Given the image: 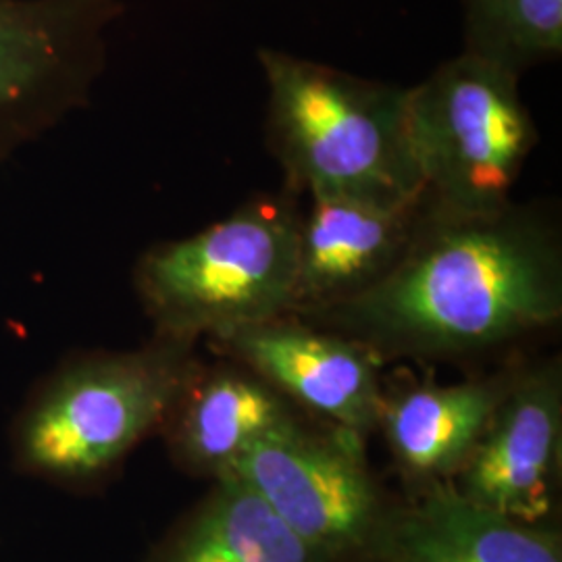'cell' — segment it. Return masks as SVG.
Segmentation results:
<instances>
[{
  "label": "cell",
  "mask_w": 562,
  "mask_h": 562,
  "mask_svg": "<svg viewBox=\"0 0 562 562\" xmlns=\"http://www.w3.org/2000/svg\"><path fill=\"white\" fill-rule=\"evenodd\" d=\"M562 313V259L538 211H427L401 261L355 299L311 317L371 352L446 357L538 331Z\"/></svg>",
  "instance_id": "cell-1"
},
{
  "label": "cell",
  "mask_w": 562,
  "mask_h": 562,
  "mask_svg": "<svg viewBox=\"0 0 562 562\" xmlns=\"http://www.w3.org/2000/svg\"><path fill=\"white\" fill-rule=\"evenodd\" d=\"M199 369L194 341L157 334L136 350L65 357L30 390L11 423L13 469L67 492L101 485L162 431Z\"/></svg>",
  "instance_id": "cell-2"
},
{
  "label": "cell",
  "mask_w": 562,
  "mask_h": 562,
  "mask_svg": "<svg viewBox=\"0 0 562 562\" xmlns=\"http://www.w3.org/2000/svg\"><path fill=\"white\" fill-rule=\"evenodd\" d=\"M257 57L267 83V146L288 190L387 202L425 194L406 134V88L276 48Z\"/></svg>",
  "instance_id": "cell-3"
},
{
  "label": "cell",
  "mask_w": 562,
  "mask_h": 562,
  "mask_svg": "<svg viewBox=\"0 0 562 562\" xmlns=\"http://www.w3.org/2000/svg\"><path fill=\"white\" fill-rule=\"evenodd\" d=\"M296 196H257L192 236L148 248L134 285L155 334L223 341L283 319L296 299Z\"/></svg>",
  "instance_id": "cell-4"
},
{
  "label": "cell",
  "mask_w": 562,
  "mask_h": 562,
  "mask_svg": "<svg viewBox=\"0 0 562 562\" xmlns=\"http://www.w3.org/2000/svg\"><path fill=\"white\" fill-rule=\"evenodd\" d=\"M515 74L461 53L406 88V134L425 196L446 213H494L538 144Z\"/></svg>",
  "instance_id": "cell-5"
},
{
  "label": "cell",
  "mask_w": 562,
  "mask_h": 562,
  "mask_svg": "<svg viewBox=\"0 0 562 562\" xmlns=\"http://www.w3.org/2000/svg\"><path fill=\"white\" fill-rule=\"evenodd\" d=\"M227 475L246 483L323 562L378 557L392 508L364 462L361 436L290 423L252 443Z\"/></svg>",
  "instance_id": "cell-6"
},
{
  "label": "cell",
  "mask_w": 562,
  "mask_h": 562,
  "mask_svg": "<svg viewBox=\"0 0 562 562\" xmlns=\"http://www.w3.org/2000/svg\"><path fill=\"white\" fill-rule=\"evenodd\" d=\"M123 0H0V161L83 109Z\"/></svg>",
  "instance_id": "cell-7"
},
{
  "label": "cell",
  "mask_w": 562,
  "mask_h": 562,
  "mask_svg": "<svg viewBox=\"0 0 562 562\" xmlns=\"http://www.w3.org/2000/svg\"><path fill=\"white\" fill-rule=\"evenodd\" d=\"M561 459L562 382L552 364L508 380L482 438L450 483L469 503L542 525L554 508Z\"/></svg>",
  "instance_id": "cell-8"
},
{
  "label": "cell",
  "mask_w": 562,
  "mask_h": 562,
  "mask_svg": "<svg viewBox=\"0 0 562 562\" xmlns=\"http://www.w3.org/2000/svg\"><path fill=\"white\" fill-rule=\"evenodd\" d=\"M288 401L364 438L380 427L385 396L378 355L359 341L283 319L220 341Z\"/></svg>",
  "instance_id": "cell-9"
},
{
  "label": "cell",
  "mask_w": 562,
  "mask_h": 562,
  "mask_svg": "<svg viewBox=\"0 0 562 562\" xmlns=\"http://www.w3.org/2000/svg\"><path fill=\"white\" fill-rule=\"evenodd\" d=\"M425 211V194L401 202L344 194L308 196L299 225L292 311L317 313L382 280L406 252Z\"/></svg>",
  "instance_id": "cell-10"
},
{
  "label": "cell",
  "mask_w": 562,
  "mask_h": 562,
  "mask_svg": "<svg viewBox=\"0 0 562 562\" xmlns=\"http://www.w3.org/2000/svg\"><path fill=\"white\" fill-rule=\"evenodd\" d=\"M378 557L385 562H562L561 542L543 525L515 521L469 503L452 487H423L392 510Z\"/></svg>",
  "instance_id": "cell-11"
},
{
  "label": "cell",
  "mask_w": 562,
  "mask_h": 562,
  "mask_svg": "<svg viewBox=\"0 0 562 562\" xmlns=\"http://www.w3.org/2000/svg\"><path fill=\"white\" fill-rule=\"evenodd\" d=\"M301 422L294 406L255 373L202 371L186 385L162 436L183 471L220 480L265 436Z\"/></svg>",
  "instance_id": "cell-12"
},
{
  "label": "cell",
  "mask_w": 562,
  "mask_h": 562,
  "mask_svg": "<svg viewBox=\"0 0 562 562\" xmlns=\"http://www.w3.org/2000/svg\"><path fill=\"white\" fill-rule=\"evenodd\" d=\"M508 380L419 385L383 402L380 427L402 473L423 487L450 483L490 422Z\"/></svg>",
  "instance_id": "cell-13"
},
{
  "label": "cell",
  "mask_w": 562,
  "mask_h": 562,
  "mask_svg": "<svg viewBox=\"0 0 562 562\" xmlns=\"http://www.w3.org/2000/svg\"><path fill=\"white\" fill-rule=\"evenodd\" d=\"M215 482L148 562H323L246 483Z\"/></svg>",
  "instance_id": "cell-14"
},
{
  "label": "cell",
  "mask_w": 562,
  "mask_h": 562,
  "mask_svg": "<svg viewBox=\"0 0 562 562\" xmlns=\"http://www.w3.org/2000/svg\"><path fill=\"white\" fill-rule=\"evenodd\" d=\"M464 50L521 78L562 53V0H462Z\"/></svg>",
  "instance_id": "cell-15"
}]
</instances>
